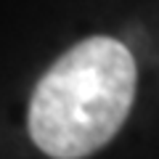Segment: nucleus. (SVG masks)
<instances>
[{"label": "nucleus", "mask_w": 159, "mask_h": 159, "mask_svg": "<svg viewBox=\"0 0 159 159\" xmlns=\"http://www.w3.org/2000/svg\"><path fill=\"white\" fill-rule=\"evenodd\" d=\"M138 69L111 37L69 48L37 82L29 103V135L53 159H82L109 143L135 98Z\"/></svg>", "instance_id": "f257e3e1"}]
</instances>
